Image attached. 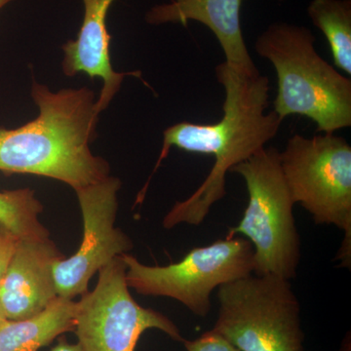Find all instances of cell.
<instances>
[{"label": "cell", "instance_id": "cell-9", "mask_svg": "<svg viewBox=\"0 0 351 351\" xmlns=\"http://www.w3.org/2000/svg\"><path fill=\"white\" fill-rule=\"evenodd\" d=\"M121 181L112 175L75 191L83 219V239L75 255L55 263L58 297L73 300L88 292L95 274L115 258L128 253L134 244L115 226Z\"/></svg>", "mask_w": 351, "mask_h": 351}, {"label": "cell", "instance_id": "cell-14", "mask_svg": "<svg viewBox=\"0 0 351 351\" xmlns=\"http://www.w3.org/2000/svg\"><path fill=\"white\" fill-rule=\"evenodd\" d=\"M306 12L326 38L335 66L350 77L351 0H311Z\"/></svg>", "mask_w": 351, "mask_h": 351}, {"label": "cell", "instance_id": "cell-8", "mask_svg": "<svg viewBox=\"0 0 351 351\" xmlns=\"http://www.w3.org/2000/svg\"><path fill=\"white\" fill-rule=\"evenodd\" d=\"M122 256L99 270L96 287L77 302L75 332L82 351H135L143 332L156 329L182 341L179 328L167 316L141 306L126 283Z\"/></svg>", "mask_w": 351, "mask_h": 351}, {"label": "cell", "instance_id": "cell-2", "mask_svg": "<svg viewBox=\"0 0 351 351\" xmlns=\"http://www.w3.org/2000/svg\"><path fill=\"white\" fill-rule=\"evenodd\" d=\"M32 98L36 119L19 128H0V171L50 178L75 191L110 177V164L90 149L100 117L94 92H55L34 80Z\"/></svg>", "mask_w": 351, "mask_h": 351}, {"label": "cell", "instance_id": "cell-11", "mask_svg": "<svg viewBox=\"0 0 351 351\" xmlns=\"http://www.w3.org/2000/svg\"><path fill=\"white\" fill-rule=\"evenodd\" d=\"M83 19L75 39L63 46L62 68L64 75L73 77L86 73L90 78H100L103 82L96 101L97 112H103L119 93L124 78L140 77V71L117 73L110 60L112 36L108 31V10L114 0H82Z\"/></svg>", "mask_w": 351, "mask_h": 351}, {"label": "cell", "instance_id": "cell-3", "mask_svg": "<svg viewBox=\"0 0 351 351\" xmlns=\"http://www.w3.org/2000/svg\"><path fill=\"white\" fill-rule=\"evenodd\" d=\"M314 43L304 25L276 22L258 36L255 49L276 71L272 110L279 119L306 117L316 132L334 134L351 126V80L322 59Z\"/></svg>", "mask_w": 351, "mask_h": 351}, {"label": "cell", "instance_id": "cell-12", "mask_svg": "<svg viewBox=\"0 0 351 351\" xmlns=\"http://www.w3.org/2000/svg\"><path fill=\"white\" fill-rule=\"evenodd\" d=\"M243 0H170L152 7L145 16L152 25L199 23L217 38L226 63L248 73H258L244 40L241 27Z\"/></svg>", "mask_w": 351, "mask_h": 351}, {"label": "cell", "instance_id": "cell-17", "mask_svg": "<svg viewBox=\"0 0 351 351\" xmlns=\"http://www.w3.org/2000/svg\"><path fill=\"white\" fill-rule=\"evenodd\" d=\"M20 240L19 237L0 223V282L5 276Z\"/></svg>", "mask_w": 351, "mask_h": 351}, {"label": "cell", "instance_id": "cell-7", "mask_svg": "<svg viewBox=\"0 0 351 351\" xmlns=\"http://www.w3.org/2000/svg\"><path fill=\"white\" fill-rule=\"evenodd\" d=\"M122 258L129 288L141 295L174 299L199 317L210 313L215 289L250 276L254 270L253 246L237 237L197 247L168 265H144L128 254Z\"/></svg>", "mask_w": 351, "mask_h": 351}, {"label": "cell", "instance_id": "cell-22", "mask_svg": "<svg viewBox=\"0 0 351 351\" xmlns=\"http://www.w3.org/2000/svg\"><path fill=\"white\" fill-rule=\"evenodd\" d=\"M278 1L283 2V1H286V0H278Z\"/></svg>", "mask_w": 351, "mask_h": 351}, {"label": "cell", "instance_id": "cell-1", "mask_svg": "<svg viewBox=\"0 0 351 351\" xmlns=\"http://www.w3.org/2000/svg\"><path fill=\"white\" fill-rule=\"evenodd\" d=\"M225 90L223 117L213 124L182 121L163 132V145L156 168L173 147L214 157L206 179L191 196L176 202L164 217L166 230L181 223L199 226L211 208L226 195V177L235 165L261 151L280 129L283 120L267 112L269 80L260 71L245 73L223 62L215 69Z\"/></svg>", "mask_w": 351, "mask_h": 351}, {"label": "cell", "instance_id": "cell-18", "mask_svg": "<svg viewBox=\"0 0 351 351\" xmlns=\"http://www.w3.org/2000/svg\"><path fill=\"white\" fill-rule=\"evenodd\" d=\"M51 351H82L78 343H71L62 339L59 343Z\"/></svg>", "mask_w": 351, "mask_h": 351}, {"label": "cell", "instance_id": "cell-5", "mask_svg": "<svg viewBox=\"0 0 351 351\" xmlns=\"http://www.w3.org/2000/svg\"><path fill=\"white\" fill-rule=\"evenodd\" d=\"M212 331L240 351H304L301 304L290 280L252 274L218 288Z\"/></svg>", "mask_w": 351, "mask_h": 351}, {"label": "cell", "instance_id": "cell-21", "mask_svg": "<svg viewBox=\"0 0 351 351\" xmlns=\"http://www.w3.org/2000/svg\"><path fill=\"white\" fill-rule=\"evenodd\" d=\"M13 0H0V10H1L3 7H5L7 4L10 3V2H12Z\"/></svg>", "mask_w": 351, "mask_h": 351}, {"label": "cell", "instance_id": "cell-10", "mask_svg": "<svg viewBox=\"0 0 351 351\" xmlns=\"http://www.w3.org/2000/svg\"><path fill=\"white\" fill-rule=\"evenodd\" d=\"M64 258L50 239L20 240L0 282V302L7 319H27L57 299L53 267Z\"/></svg>", "mask_w": 351, "mask_h": 351}, {"label": "cell", "instance_id": "cell-20", "mask_svg": "<svg viewBox=\"0 0 351 351\" xmlns=\"http://www.w3.org/2000/svg\"><path fill=\"white\" fill-rule=\"evenodd\" d=\"M8 320L6 318L5 313H4L3 307L1 306V302H0V327Z\"/></svg>", "mask_w": 351, "mask_h": 351}, {"label": "cell", "instance_id": "cell-6", "mask_svg": "<svg viewBox=\"0 0 351 351\" xmlns=\"http://www.w3.org/2000/svg\"><path fill=\"white\" fill-rule=\"evenodd\" d=\"M280 165L295 204L317 225L335 226L345 233L336 260L351 265V147L345 138L295 134L280 152Z\"/></svg>", "mask_w": 351, "mask_h": 351}, {"label": "cell", "instance_id": "cell-19", "mask_svg": "<svg viewBox=\"0 0 351 351\" xmlns=\"http://www.w3.org/2000/svg\"><path fill=\"white\" fill-rule=\"evenodd\" d=\"M339 351H351L350 350V337H346L345 341L341 345V350Z\"/></svg>", "mask_w": 351, "mask_h": 351}, {"label": "cell", "instance_id": "cell-4", "mask_svg": "<svg viewBox=\"0 0 351 351\" xmlns=\"http://www.w3.org/2000/svg\"><path fill=\"white\" fill-rule=\"evenodd\" d=\"M241 176L249 202L243 217L228 237L243 235L254 249V274L291 279L301 262V239L294 217V201L280 165V152L263 147L230 170Z\"/></svg>", "mask_w": 351, "mask_h": 351}, {"label": "cell", "instance_id": "cell-13", "mask_svg": "<svg viewBox=\"0 0 351 351\" xmlns=\"http://www.w3.org/2000/svg\"><path fill=\"white\" fill-rule=\"evenodd\" d=\"M77 302L58 297L40 313L7 320L0 327V351H38L64 332L75 331Z\"/></svg>", "mask_w": 351, "mask_h": 351}, {"label": "cell", "instance_id": "cell-16", "mask_svg": "<svg viewBox=\"0 0 351 351\" xmlns=\"http://www.w3.org/2000/svg\"><path fill=\"white\" fill-rule=\"evenodd\" d=\"M182 343L188 351H240L228 339L212 330L204 332L199 338L193 341L184 339Z\"/></svg>", "mask_w": 351, "mask_h": 351}, {"label": "cell", "instance_id": "cell-15", "mask_svg": "<svg viewBox=\"0 0 351 351\" xmlns=\"http://www.w3.org/2000/svg\"><path fill=\"white\" fill-rule=\"evenodd\" d=\"M43 205L32 189L0 191V223L21 239H50V232L39 221Z\"/></svg>", "mask_w": 351, "mask_h": 351}]
</instances>
